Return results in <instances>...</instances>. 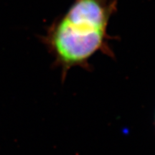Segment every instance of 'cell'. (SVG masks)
Instances as JSON below:
<instances>
[{
  "instance_id": "1",
  "label": "cell",
  "mask_w": 155,
  "mask_h": 155,
  "mask_svg": "<svg viewBox=\"0 0 155 155\" xmlns=\"http://www.w3.org/2000/svg\"><path fill=\"white\" fill-rule=\"evenodd\" d=\"M116 10V0H74L40 37L63 80L74 67L91 70L90 60L97 53L114 57L108 28Z\"/></svg>"
}]
</instances>
